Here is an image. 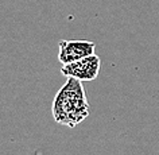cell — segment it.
<instances>
[{"mask_svg": "<svg viewBox=\"0 0 159 155\" xmlns=\"http://www.w3.org/2000/svg\"><path fill=\"white\" fill-rule=\"evenodd\" d=\"M89 115V104L81 81L67 77L65 85L55 94L53 101V116L58 124L69 128L78 125Z\"/></svg>", "mask_w": 159, "mask_h": 155, "instance_id": "6da1fadb", "label": "cell"}, {"mask_svg": "<svg viewBox=\"0 0 159 155\" xmlns=\"http://www.w3.org/2000/svg\"><path fill=\"white\" fill-rule=\"evenodd\" d=\"M94 45L90 41H61L58 59L63 65L71 63L94 54Z\"/></svg>", "mask_w": 159, "mask_h": 155, "instance_id": "3957f363", "label": "cell"}, {"mask_svg": "<svg viewBox=\"0 0 159 155\" xmlns=\"http://www.w3.org/2000/svg\"><path fill=\"white\" fill-rule=\"evenodd\" d=\"M101 67V59L96 54L85 57L80 61L66 63L62 66L61 73L65 77H74L80 81H92L98 75Z\"/></svg>", "mask_w": 159, "mask_h": 155, "instance_id": "7a4b0ae2", "label": "cell"}]
</instances>
